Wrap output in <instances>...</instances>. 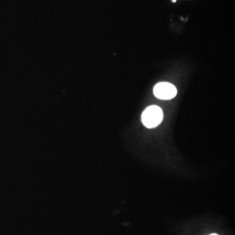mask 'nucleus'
Returning a JSON list of instances; mask_svg holds the SVG:
<instances>
[{"instance_id":"f257e3e1","label":"nucleus","mask_w":235,"mask_h":235,"mask_svg":"<svg viewBox=\"0 0 235 235\" xmlns=\"http://www.w3.org/2000/svg\"><path fill=\"white\" fill-rule=\"evenodd\" d=\"M163 118V113L161 108L156 105L146 108L142 114V122L147 128H154L159 125Z\"/></svg>"},{"instance_id":"f03ea898","label":"nucleus","mask_w":235,"mask_h":235,"mask_svg":"<svg viewBox=\"0 0 235 235\" xmlns=\"http://www.w3.org/2000/svg\"><path fill=\"white\" fill-rule=\"evenodd\" d=\"M154 93L156 98L160 99L168 100L175 97L177 94V89L171 83L160 82L155 86Z\"/></svg>"},{"instance_id":"7ed1b4c3","label":"nucleus","mask_w":235,"mask_h":235,"mask_svg":"<svg viewBox=\"0 0 235 235\" xmlns=\"http://www.w3.org/2000/svg\"><path fill=\"white\" fill-rule=\"evenodd\" d=\"M209 235H218V234H209Z\"/></svg>"}]
</instances>
